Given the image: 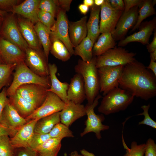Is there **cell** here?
I'll list each match as a JSON object with an SVG mask.
<instances>
[{
  "mask_svg": "<svg viewBox=\"0 0 156 156\" xmlns=\"http://www.w3.org/2000/svg\"><path fill=\"white\" fill-rule=\"evenodd\" d=\"M110 5L113 8L123 12L124 4L122 0H107Z\"/></svg>",
  "mask_w": 156,
  "mask_h": 156,
  "instance_id": "cell-48",
  "label": "cell"
},
{
  "mask_svg": "<svg viewBox=\"0 0 156 156\" xmlns=\"http://www.w3.org/2000/svg\"><path fill=\"white\" fill-rule=\"evenodd\" d=\"M51 86L47 91L51 92L58 96L65 103L68 101L67 91L69 84L67 82H61L56 76L57 68L55 64H48Z\"/></svg>",
  "mask_w": 156,
  "mask_h": 156,
  "instance_id": "cell-23",
  "label": "cell"
},
{
  "mask_svg": "<svg viewBox=\"0 0 156 156\" xmlns=\"http://www.w3.org/2000/svg\"><path fill=\"white\" fill-rule=\"evenodd\" d=\"M105 0H94V4L97 6H101L104 2Z\"/></svg>",
  "mask_w": 156,
  "mask_h": 156,
  "instance_id": "cell-56",
  "label": "cell"
},
{
  "mask_svg": "<svg viewBox=\"0 0 156 156\" xmlns=\"http://www.w3.org/2000/svg\"><path fill=\"white\" fill-rule=\"evenodd\" d=\"M81 155L83 156H96L93 153L89 152L85 149H82L80 151Z\"/></svg>",
  "mask_w": 156,
  "mask_h": 156,
  "instance_id": "cell-53",
  "label": "cell"
},
{
  "mask_svg": "<svg viewBox=\"0 0 156 156\" xmlns=\"http://www.w3.org/2000/svg\"><path fill=\"white\" fill-rule=\"evenodd\" d=\"M65 104V103L57 95L48 91L42 104L25 118L27 122L32 120H38L43 117L60 112Z\"/></svg>",
  "mask_w": 156,
  "mask_h": 156,
  "instance_id": "cell-9",
  "label": "cell"
},
{
  "mask_svg": "<svg viewBox=\"0 0 156 156\" xmlns=\"http://www.w3.org/2000/svg\"><path fill=\"white\" fill-rule=\"evenodd\" d=\"M50 138L49 133H34L29 145V147L34 150Z\"/></svg>",
  "mask_w": 156,
  "mask_h": 156,
  "instance_id": "cell-41",
  "label": "cell"
},
{
  "mask_svg": "<svg viewBox=\"0 0 156 156\" xmlns=\"http://www.w3.org/2000/svg\"><path fill=\"white\" fill-rule=\"evenodd\" d=\"M134 97L130 92L119 87L115 88L104 96L98 111L108 115L125 110L132 103Z\"/></svg>",
  "mask_w": 156,
  "mask_h": 156,
  "instance_id": "cell-3",
  "label": "cell"
},
{
  "mask_svg": "<svg viewBox=\"0 0 156 156\" xmlns=\"http://www.w3.org/2000/svg\"><path fill=\"white\" fill-rule=\"evenodd\" d=\"M17 64H0V92L9 82L13 71Z\"/></svg>",
  "mask_w": 156,
  "mask_h": 156,
  "instance_id": "cell-35",
  "label": "cell"
},
{
  "mask_svg": "<svg viewBox=\"0 0 156 156\" xmlns=\"http://www.w3.org/2000/svg\"><path fill=\"white\" fill-rule=\"evenodd\" d=\"M119 83V87L145 100L156 95V77L136 60L124 66Z\"/></svg>",
  "mask_w": 156,
  "mask_h": 156,
  "instance_id": "cell-1",
  "label": "cell"
},
{
  "mask_svg": "<svg viewBox=\"0 0 156 156\" xmlns=\"http://www.w3.org/2000/svg\"><path fill=\"white\" fill-rule=\"evenodd\" d=\"M147 68L150 70L156 77V62L150 59V62L149 65L146 67Z\"/></svg>",
  "mask_w": 156,
  "mask_h": 156,
  "instance_id": "cell-51",
  "label": "cell"
},
{
  "mask_svg": "<svg viewBox=\"0 0 156 156\" xmlns=\"http://www.w3.org/2000/svg\"><path fill=\"white\" fill-rule=\"evenodd\" d=\"M124 66H105L97 68L100 91L104 96L119 87V81Z\"/></svg>",
  "mask_w": 156,
  "mask_h": 156,
  "instance_id": "cell-7",
  "label": "cell"
},
{
  "mask_svg": "<svg viewBox=\"0 0 156 156\" xmlns=\"http://www.w3.org/2000/svg\"><path fill=\"white\" fill-rule=\"evenodd\" d=\"M150 59L156 61V50L150 53Z\"/></svg>",
  "mask_w": 156,
  "mask_h": 156,
  "instance_id": "cell-55",
  "label": "cell"
},
{
  "mask_svg": "<svg viewBox=\"0 0 156 156\" xmlns=\"http://www.w3.org/2000/svg\"><path fill=\"white\" fill-rule=\"evenodd\" d=\"M18 131L8 128L0 123V137L3 136H14Z\"/></svg>",
  "mask_w": 156,
  "mask_h": 156,
  "instance_id": "cell-46",
  "label": "cell"
},
{
  "mask_svg": "<svg viewBox=\"0 0 156 156\" xmlns=\"http://www.w3.org/2000/svg\"><path fill=\"white\" fill-rule=\"evenodd\" d=\"M13 149L8 136L0 137V156H13Z\"/></svg>",
  "mask_w": 156,
  "mask_h": 156,
  "instance_id": "cell-38",
  "label": "cell"
},
{
  "mask_svg": "<svg viewBox=\"0 0 156 156\" xmlns=\"http://www.w3.org/2000/svg\"><path fill=\"white\" fill-rule=\"evenodd\" d=\"M96 57L89 62L79 59L75 67L76 73L82 77L84 84L86 99L88 103H91L99 94L100 87L97 68L96 66Z\"/></svg>",
  "mask_w": 156,
  "mask_h": 156,
  "instance_id": "cell-2",
  "label": "cell"
},
{
  "mask_svg": "<svg viewBox=\"0 0 156 156\" xmlns=\"http://www.w3.org/2000/svg\"><path fill=\"white\" fill-rule=\"evenodd\" d=\"M50 52L55 57L63 62H66L71 55L64 44L60 40L54 39L51 40Z\"/></svg>",
  "mask_w": 156,
  "mask_h": 156,
  "instance_id": "cell-33",
  "label": "cell"
},
{
  "mask_svg": "<svg viewBox=\"0 0 156 156\" xmlns=\"http://www.w3.org/2000/svg\"><path fill=\"white\" fill-rule=\"evenodd\" d=\"M70 156H83L78 153V152L75 151L72 152L70 155Z\"/></svg>",
  "mask_w": 156,
  "mask_h": 156,
  "instance_id": "cell-57",
  "label": "cell"
},
{
  "mask_svg": "<svg viewBox=\"0 0 156 156\" xmlns=\"http://www.w3.org/2000/svg\"><path fill=\"white\" fill-rule=\"evenodd\" d=\"M0 64H4L2 58L0 56Z\"/></svg>",
  "mask_w": 156,
  "mask_h": 156,
  "instance_id": "cell-60",
  "label": "cell"
},
{
  "mask_svg": "<svg viewBox=\"0 0 156 156\" xmlns=\"http://www.w3.org/2000/svg\"><path fill=\"white\" fill-rule=\"evenodd\" d=\"M36 156H42L40 155L39 154H38L37 153Z\"/></svg>",
  "mask_w": 156,
  "mask_h": 156,
  "instance_id": "cell-62",
  "label": "cell"
},
{
  "mask_svg": "<svg viewBox=\"0 0 156 156\" xmlns=\"http://www.w3.org/2000/svg\"><path fill=\"white\" fill-rule=\"evenodd\" d=\"M49 134L50 138H59L61 140L65 138L74 137L69 127L61 122L56 124Z\"/></svg>",
  "mask_w": 156,
  "mask_h": 156,
  "instance_id": "cell-34",
  "label": "cell"
},
{
  "mask_svg": "<svg viewBox=\"0 0 156 156\" xmlns=\"http://www.w3.org/2000/svg\"><path fill=\"white\" fill-rule=\"evenodd\" d=\"M150 107V104L141 106V108L143 111L142 113L138 114L137 115H144V118L143 120L139 122L138 125H146L156 129V122L151 118L149 114L148 110Z\"/></svg>",
  "mask_w": 156,
  "mask_h": 156,
  "instance_id": "cell-40",
  "label": "cell"
},
{
  "mask_svg": "<svg viewBox=\"0 0 156 156\" xmlns=\"http://www.w3.org/2000/svg\"><path fill=\"white\" fill-rule=\"evenodd\" d=\"M3 17L0 16V30L2 23L4 20Z\"/></svg>",
  "mask_w": 156,
  "mask_h": 156,
  "instance_id": "cell-59",
  "label": "cell"
},
{
  "mask_svg": "<svg viewBox=\"0 0 156 156\" xmlns=\"http://www.w3.org/2000/svg\"><path fill=\"white\" fill-rule=\"evenodd\" d=\"M86 115L85 106L68 101L60 112V122L69 127L77 120Z\"/></svg>",
  "mask_w": 156,
  "mask_h": 156,
  "instance_id": "cell-18",
  "label": "cell"
},
{
  "mask_svg": "<svg viewBox=\"0 0 156 156\" xmlns=\"http://www.w3.org/2000/svg\"><path fill=\"white\" fill-rule=\"evenodd\" d=\"M39 9L40 10L48 12L55 17L56 15L59 8L56 0H40Z\"/></svg>",
  "mask_w": 156,
  "mask_h": 156,
  "instance_id": "cell-37",
  "label": "cell"
},
{
  "mask_svg": "<svg viewBox=\"0 0 156 156\" xmlns=\"http://www.w3.org/2000/svg\"><path fill=\"white\" fill-rule=\"evenodd\" d=\"M21 34L29 47L41 51V45L35 30L34 24L29 20L18 17L17 20Z\"/></svg>",
  "mask_w": 156,
  "mask_h": 156,
  "instance_id": "cell-19",
  "label": "cell"
},
{
  "mask_svg": "<svg viewBox=\"0 0 156 156\" xmlns=\"http://www.w3.org/2000/svg\"><path fill=\"white\" fill-rule=\"evenodd\" d=\"M9 103L22 117L25 118L36 109L31 103L28 102L17 92L9 96Z\"/></svg>",
  "mask_w": 156,
  "mask_h": 156,
  "instance_id": "cell-26",
  "label": "cell"
},
{
  "mask_svg": "<svg viewBox=\"0 0 156 156\" xmlns=\"http://www.w3.org/2000/svg\"><path fill=\"white\" fill-rule=\"evenodd\" d=\"M14 15H8L4 19L0 35L1 37L17 45L25 52L29 46L21 34Z\"/></svg>",
  "mask_w": 156,
  "mask_h": 156,
  "instance_id": "cell-8",
  "label": "cell"
},
{
  "mask_svg": "<svg viewBox=\"0 0 156 156\" xmlns=\"http://www.w3.org/2000/svg\"><path fill=\"white\" fill-rule=\"evenodd\" d=\"M123 12L112 7L107 0H105L101 6L99 29L101 34L114 30Z\"/></svg>",
  "mask_w": 156,
  "mask_h": 156,
  "instance_id": "cell-12",
  "label": "cell"
},
{
  "mask_svg": "<svg viewBox=\"0 0 156 156\" xmlns=\"http://www.w3.org/2000/svg\"><path fill=\"white\" fill-rule=\"evenodd\" d=\"M62 140L50 138L34 150L42 156H57L62 146Z\"/></svg>",
  "mask_w": 156,
  "mask_h": 156,
  "instance_id": "cell-30",
  "label": "cell"
},
{
  "mask_svg": "<svg viewBox=\"0 0 156 156\" xmlns=\"http://www.w3.org/2000/svg\"><path fill=\"white\" fill-rule=\"evenodd\" d=\"M20 0H0V10L10 12L15 6L19 4Z\"/></svg>",
  "mask_w": 156,
  "mask_h": 156,
  "instance_id": "cell-43",
  "label": "cell"
},
{
  "mask_svg": "<svg viewBox=\"0 0 156 156\" xmlns=\"http://www.w3.org/2000/svg\"><path fill=\"white\" fill-rule=\"evenodd\" d=\"M6 88L4 87L0 92V118L5 107L9 102L6 94Z\"/></svg>",
  "mask_w": 156,
  "mask_h": 156,
  "instance_id": "cell-44",
  "label": "cell"
},
{
  "mask_svg": "<svg viewBox=\"0 0 156 156\" xmlns=\"http://www.w3.org/2000/svg\"><path fill=\"white\" fill-rule=\"evenodd\" d=\"M101 98V96L99 94L92 103H87L85 106L87 119L85 122L86 127L80 133L81 137L92 132L95 134L96 138L100 140L102 138L101 132L109 129V126L102 124L105 119L103 115L96 114L94 111L95 108L99 104V100Z\"/></svg>",
  "mask_w": 156,
  "mask_h": 156,
  "instance_id": "cell-6",
  "label": "cell"
},
{
  "mask_svg": "<svg viewBox=\"0 0 156 156\" xmlns=\"http://www.w3.org/2000/svg\"><path fill=\"white\" fill-rule=\"evenodd\" d=\"M26 120L21 116L10 103L5 107L0 118V123L10 129L18 131L25 124Z\"/></svg>",
  "mask_w": 156,
  "mask_h": 156,
  "instance_id": "cell-22",
  "label": "cell"
},
{
  "mask_svg": "<svg viewBox=\"0 0 156 156\" xmlns=\"http://www.w3.org/2000/svg\"><path fill=\"white\" fill-rule=\"evenodd\" d=\"M39 21L50 30L54 25L55 17L48 12L39 10L38 13Z\"/></svg>",
  "mask_w": 156,
  "mask_h": 156,
  "instance_id": "cell-39",
  "label": "cell"
},
{
  "mask_svg": "<svg viewBox=\"0 0 156 156\" xmlns=\"http://www.w3.org/2000/svg\"><path fill=\"white\" fill-rule=\"evenodd\" d=\"M144 156H156V144L151 138H149L145 143Z\"/></svg>",
  "mask_w": 156,
  "mask_h": 156,
  "instance_id": "cell-42",
  "label": "cell"
},
{
  "mask_svg": "<svg viewBox=\"0 0 156 156\" xmlns=\"http://www.w3.org/2000/svg\"><path fill=\"white\" fill-rule=\"evenodd\" d=\"M123 1L125 6L123 12H125L131 8L138 6L142 2V0H124Z\"/></svg>",
  "mask_w": 156,
  "mask_h": 156,
  "instance_id": "cell-45",
  "label": "cell"
},
{
  "mask_svg": "<svg viewBox=\"0 0 156 156\" xmlns=\"http://www.w3.org/2000/svg\"><path fill=\"white\" fill-rule=\"evenodd\" d=\"M154 36L153 40L150 44H147L146 48L148 51L151 53L156 50V31L154 30Z\"/></svg>",
  "mask_w": 156,
  "mask_h": 156,
  "instance_id": "cell-50",
  "label": "cell"
},
{
  "mask_svg": "<svg viewBox=\"0 0 156 156\" xmlns=\"http://www.w3.org/2000/svg\"><path fill=\"white\" fill-rule=\"evenodd\" d=\"M25 62L32 71L40 76H49L48 60L44 52L28 47L25 50Z\"/></svg>",
  "mask_w": 156,
  "mask_h": 156,
  "instance_id": "cell-11",
  "label": "cell"
},
{
  "mask_svg": "<svg viewBox=\"0 0 156 156\" xmlns=\"http://www.w3.org/2000/svg\"><path fill=\"white\" fill-rule=\"evenodd\" d=\"M68 101L81 104L86 99L84 84L82 76L76 73L71 79L67 91Z\"/></svg>",
  "mask_w": 156,
  "mask_h": 156,
  "instance_id": "cell-21",
  "label": "cell"
},
{
  "mask_svg": "<svg viewBox=\"0 0 156 156\" xmlns=\"http://www.w3.org/2000/svg\"><path fill=\"white\" fill-rule=\"evenodd\" d=\"M156 1L155 0H153L152 1V4L154 6V5H155V4H156Z\"/></svg>",
  "mask_w": 156,
  "mask_h": 156,
  "instance_id": "cell-61",
  "label": "cell"
},
{
  "mask_svg": "<svg viewBox=\"0 0 156 156\" xmlns=\"http://www.w3.org/2000/svg\"><path fill=\"white\" fill-rule=\"evenodd\" d=\"M101 6L94 4L91 7L89 19L87 22V36L94 43L96 41L100 34V14Z\"/></svg>",
  "mask_w": 156,
  "mask_h": 156,
  "instance_id": "cell-25",
  "label": "cell"
},
{
  "mask_svg": "<svg viewBox=\"0 0 156 156\" xmlns=\"http://www.w3.org/2000/svg\"><path fill=\"white\" fill-rule=\"evenodd\" d=\"M39 42L43 49V52L48 60L50 52L51 42L50 38L51 30L40 21L34 25Z\"/></svg>",
  "mask_w": 156,
  "mask_h": 156,
  "instance_id": "cell-29",
  "label": "cell"
},
{
  "mask_svg": "<svg viewBox=\"0 0 156 156\" xmlns=\"http://www.w3.org/2000/svg\"><path fill=\"white\" fill-rule=\"evenodd\" d=\"M19 151L17 156H36L37 153L30 147L22 148Z\"/></svg>",
  "mask_w": 156,
  "mask_h": 156,
  "instance_id": "cell-49",
  "label": "cell"
},
{
  "mask_svg": "<svg viewBox=\"0 0 156 156\" xmlns=\"http://www.w3.org/2000/svg\"><path fill=\"white\" fill-rule=\"evenodd\" d=\"M136 54L121 47H116L96 57V66L98 68L105 66H125L136 60Z\"/></svg>",
  "mask_w": 156,
  "mask_h": 156,
  "instance_id": "cell-5",
  "label": "cell"
},
{
  "mask_svg": "<svg viewBox=\"0 0 156 156\" xmlns=\"http://www.w3.org/2000/svg\"><path fill=\"white\" fill-rule=\"evenodd\" d=\"M36 119L29 121L19 129L14 135L10 138L13 148H26L29 145L34 133L35 126L37 121Z\"/></svg>",
  "mask_w": 156,
  "mask_h": 156,
  "instance_id": "cell-17",
  "label": "cell"
},
{
  "mask_svg": "<svg viewBox=\"0 0 156 156\" xmlns=\"http://www.w3.org/2000/svg\"><path fill=\"white\" fill-rule=\"evenodd\" d=\"M0 56L6 64H16L25 62V52L10 41L0 37Z\"/></svg>",
  "mask_w": 156,
  "mask_h": 156,
  "instance_id": "cell-15",
  "label": "cell"
},
{
  "mask_svg": "<svg viewBox=\"0 0 156 156\" xmlns=\"http://www.w3.org/2000/svg\"><path fill=\"white\" fill-rule=\"evenodd\" d=\"M123 144L126 153L123 156H144L145 152V143L138 144L137 142L133 141L131 145L130 148H129L122 138Z\"/></svg>",
  "mask_w": 156,
  "mask_h": 156,
  "instance_id": "cell-36",
  "label": "cell"
},
{
  "mask_svg": "<svg viewBox=\"0 0 156 156\" xmlns=\"http://www.w3.org/2000/svg\"><path fill=\"white\" fill-rule=\"evenodd\" d=\"M56 1L59 8L61 9L66 12L69 11L72 0H59Z\"/></svg>",
  "mask_w": 156,
  "mask_h": 156,
  "instance_id": "cell-47",
  "label": "cell"
},
{
  "mask_svg": "<svg viewBox=\"0 0 156 156\" xmlns=\"http://www.w3.org/2000/svg\"><path fill=\"white\" fill-rule=\"evenodd\" d=\"M83 4L88 7H92L94 4V0H84L83 1Z\"/></svg>",
  "mask_w": 156,
  "mask_h": 156,
  "instance_id": "cell-54",
  "label": "cell"
},
{
  "mask_svg": "<svg viewBox=\"0 0 156 156\" xmlns=\"http://www.w3.org/2000/svg\"><path fill=\"white\" fill-rule=\"evenodd\" d=\"M47 89L38 84H27L20 86L16 92L37 109L44 101L48 92Z\"/></svg>",
  "mask_w": 156,
  "mask_h": 156,
  "instance_id": "cell-13",
  "label": "cell"
},
{
  "mask_svg": "<svg viewBox=\"0 0 156 156\" xmlns=\"http://www.w3.org/2000/svg\"><path fill=\"white\" fill-rule=\"evenodd\" d=\"M78 8L81 13L84 15L88 12L89 9V7L83 3L79 5Z\"/></svg>",
  "mask_w": 156,
  "mask_h": 156,
  "instance_id": "cell-52",
  "label": "cell"
},
{
  "mask_svg": "<svg viewBox=\"0 0 156 156\" xmlns=\"http://www.w3.org/2000/svg\"><path fill=\"white\" fill-rule=\"evenodd\" d=\"M56 16L55 23L51 29V41L54 39L61 41L72 56L74 55V50L69 38L68 21L66 12L59 8Z\"/></svg>",
  "mask_w": 156,
  "mask_h": 156,
  "instance_id": "cell-10",
  "label": "cell"
},
{
  "mask_svg": "<svg viewBox=\"0 0 156 156\" xmlns=\"http://www.w3.org/2000/svg\"><path fill=\"white\" fill-rule=\"evenodd\" d=\"M138 15L137 22L132 28L133 32L139 28L143 21L146 18L156 14L155 9L152 4V0H142L138 6Z\"/></svg>",
  "mask_w": 156,
  "mask_h": 156,
  "instance_id": "cell-32",
  "label": "cell"
},
{
  "mask_svg": "<svg viewBox=\"0 0 156 156\" xmlns=\"http://www.w3.org/2000/svg\"><path fill=\"white\" fill-rule=\"evenodd\" d=\"M40 0H26L14 6L10 12L30 21L34 24L39 21L38 13Z\"/></svg>",
  "mask_w": 156,
  "mask_h": 156,
  "instance_id": "cell-20",
  "label": "cell"
},
{
  "mask_svg": "<svg viewBox=\"0 0 156 156\" xmlns=\"http://www.w3.org/2000/svg\"><path fill=\"white\" fill-rule=\"evenodd\" d=\"M115 41L109 32L101 34L94 44L92 54L93 57L100 55L109 50L116 47Z\"/></svg>",
  "mask_w": 156,
  "mask_h": 156,
  "instance_id": "cell-27",
  "label": "cell"
},
{
  "mask_svg": "<svg viewBox=\"0 0 156 156\" xmlns=\"http://www.w3.org/2000/svg\"><path fill=\"white\" fill-rule=\"evenodd\" d=\"M87 18L85 16L76 21L68 22L69 38L74 48L87 36Z\"/></svg>",
  "mask_w": 156,
  "mask_h": 156,
  "instance_id": "cell-24",
  "label": "cell"
},
{
  "mask_svg": "<svg viewBox=\"0 0 156 156\" xmlns=\"http://www.w3.org/2000/svg\"><path fill=\"white\" fill-rule=\"evenodd\" d=\"M138 6H137L122 13L112 33L115 41L123 39L129 29L135 25L138 18Z\"/></svg>",
  "mask_w": 156,
  "mask_h": 156,
  "instance_id": "cell-14",
  "label": "cell"
},
{
  "mask_svg": "<svg viewBox=\"0 0 156 156\" xmlns=\"http://www.w3.org/2000/svg\"><path fill=\"white\" fill-rule=\"evenodd\" d=\"M94 44L92 40L87 36L74 48V55L80 57L81 60L84 62L90 61L93 57L92 49Z\"/></svg>",
  "mask_w": 156,
  "mask_h": 156,
  "instance_id": "cell-31",
  "label": "cell"
},
{
  "mask_svg": "<svg viewBox=\"0 0 156 156\" xmlns=\"http://www.w3.org/2000/svg\"><path fill=\"white\" fill-rule=\"evenodd\" d=\"M13 74V79L10 86L6 90L7 96L14 94L21 86L27 84H36L48 89L51 86L49 76H40L32 71L25 62L17 64Z\"/></svg>",
  "mask_w": 156,
  "mask_h": 156,
  "instance_id": "cell-4",
  "label": "cell"
},
{
  "mask_svg": "<svg viewBox=\"0 0 156 156\" xmlns=\"http://www.w3.org/2000/svg\"><path fill=\"white\" fill-rule=\"evenodd\" d=\"M139 31L120 40L118 46L124 47L131 42H138L143 44H149L150 38L156 28V18L143 23L140 26Z\"/></svg>",
  "mask_w": 156,
  "mask_h": 156,
  "instance_id": "cell-16",
  "label": "cell"
},
{
  "mask_svg": "<svg viewBox=\"0 0 156 156\" xmlns=\"http://www.w3.org/2000/svg\"><path fill=\"white\" fill-rule=\"evenodd\" d=\"M60 122V112L43 117L36 124L34 133L48 134L57 124Z\"/></svg>",
  "mask_w": 156,
  "mask_h": 156,
  "instance_id": "cell-28",
  "label": "cell"
},
{
  "mask_svg": "<svg viewBox=\"0 0 156 156\" xmlns=\"http://www.w3.org/2000/svg\"><path fill=\"white\" fill-rule=\"evenodd\" d=\"M6 14V12L0 10V16L3 17Z\"/></svg>",
  "mask_w": 156,
  "mask_h": 156,
  "instance_id": "cell-58",
  "label": "cell"
}]
</instances>
